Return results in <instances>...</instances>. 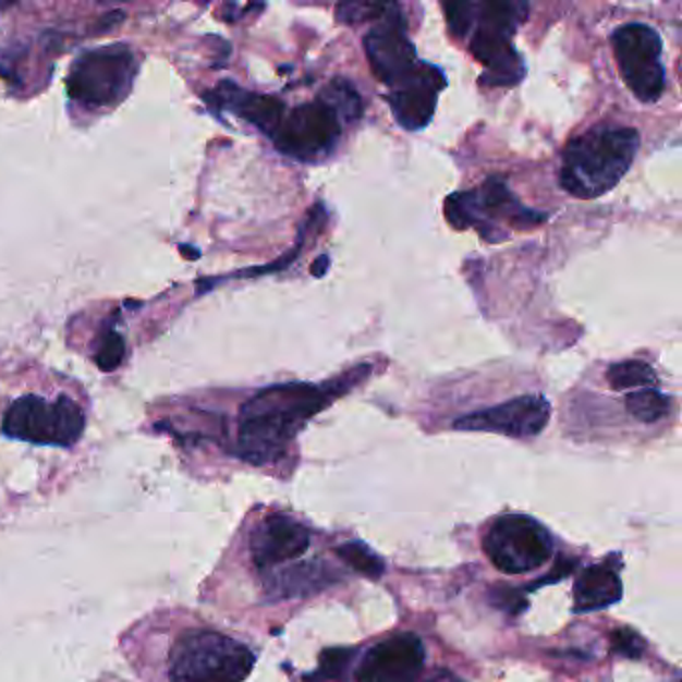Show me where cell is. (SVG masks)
Masks as SVG:
<instances>
[{
  "instance_id": "52a82bcc",
  "label": "cell",
  "mask_w": 682,
  "mask_h": 682,
  "mask_svg": "<svg viewBox=\"0 0 682 682\" xmlns=\"http://www.w3.org/2000/svg\"><path fill=\"white\" fill-rule=\"evenodd\" d=\"M444 217L456 231L476 229L487 243H500L509 236L502 224L514 231H524L549 219L543 212L524 207L512 195L509 183L502 176H488L485 183L473 191L449 196L444 200Z\"/></svg>"
},
{
  "instance_id": "9c48e42d",
  "label": "cell",
  "mask_w": 682,
  "mask_h": 682,
  "mask_svg": "<svg viewBox=\"0 0 682 682\" xmlns=\"http://www.w3.org/2000/svg\"><path fill=\"white\" fill-rule=\"evenodd\" d=\"M483 549L500 573L524 574L550 561L555 540L547 526L535 519L526 514H502L488 526Z\"/></svg>"
},
{
  "instance_id": "8992f818",
  "label": "cell",
  "mask_w": 682,
  "mask_h": 682,
  "mask_svg": "<svg viewBox=\"0 0 682 682\" xmlns=\"http://www.w3.org/2000/svg\"><path fill=\"white\" fill-rule=\"evenodd\" d=\"M361 114V95L351 83L339 78L332 81L317 100L284 112L270 141L291 159L315 162L337 147L342 122L356 121Z\"/></svg>"
},
{
  "instance_id": "3957f363",
  "label": "cell",
  "mask_w": 682,
  "mask_h": 682,
  "mask_svg": "<svg viewBox=\"0 0 682 682\" xmlns=\"http://www.w3.org/2000/svg\"><path fill=\"white\" fill-rule=\"evenodd\" d=\"M363 45L373 73L389 86L387 100L397 122L406 131L425 129L433 121L447 76L439 66L418 59L399 7L389 4Z\"/></svg>"
},
{
  "instance_id": "30bf717a",
  "label": "cell",
  "mask_w": 682,
  "mask_h": 682,
  "mask_svg": "<svg viewBox=\"0 0 682 682\" xmlns=\"http://www.w3.org/2000/svg\"><path fill=\"white\" fill-rule=\"evenodd\" d=\"M136 62L126 47L88 50L71 69L69 97L88 109L112 107L133 85Z\"/></svg>"
},
{
  "instance_id": "ac0fdd59",
  "label": "cell",
  "mask_w": 682,
  "mask_h": 682,
  "mask_svg": "<svg viewBox=\"0 0 682 682\" xmlns=\"http://www.w3.org/2000/svg\"><path fill=\"white\" fill-rule=\"evenodd\" d=\"M626 404V411L629 415L634 416L636 421L650 425V423H657L660 418L669 415L670 397H667L665 392H660L657 387H646V389L633 390L626 394L624 399Z\"/></svg>"
},
{
  "instance_id": "4fadbf2b",
  "label": "cell",
  "mask_w": 682,
  "mask_h": 682,
  "mask_svg": "<svg viewBox=\"0 0 682 682\" xmlns=\"http://www.w3.org/2000/svg\"><path fill=\"white\" fill-rule=\"evenodd\" d=\"M549 421L550 402L543 394H523L461 416L452 427L471 433H497L511 439H533L547 428Z\"/></svg>"
},
{
  "instance_id": "2e32d148",
  "label": "cell",
  "mask_w": 682,
  "mask_h": 682,
  "mask_svg": "<svg viewBox=\"0 0 682 682\" xmlns=\"http://www.w3.org/2000/svg\"><path fill=\"white\" fill-rule=\"evenodd\" d=\"M212 98L219 102L220 109L231 110L232 114L251 122L253 126L267 134L268 138L275 134L282 114L287 112L281 98L255 95L232 83H222L217 86Z\"/></svg>"
},
{
  "instance_id": "ffe728a7",
  "label": "cell",
  "mask_w": 682,
  "mask_h": 682,
  "mask_svg": "<svg viewBox=\"0 0 682 682\" xmlns=\"http://www.w3.org/2000/svg\"><path fill=\"white\" fill-rule=\"evenodd\" d=\"M334 552L344 564H349L353 571L363 574L370 581H378L387 569L385 561L378 557L377 552L368 549L365 543H361V540H346V543L339 545Z\"/></svg>"
},
{
  "instance_id": "cb8c5ba5",
  "label": "cell",
  "mask_w": 682,
  "mask_h": 682,
  "mask_svg": "<svg viewBox=\"0 0 682 682\" xmlns=\"http://www.w3.org/2000/svg\"><path fill=\"white\" fill-rule=\"evenodd\" d=\"M490 600L507 612H521L524 609L521 590H512V588H504V586H497L490 593Z\"/></svg>"
},
{
  "instance_id": "e0dca14e",
  "label": "cell",
  "mask_w": 682,
  "mask_h": 682,
  "mask_svg": "<svg viewBox=\"0 0 682 682\" xmlns=\"http://www.w3.org/2000/svg\"><path fill=\"white\" fill-rule=\"evenodd\" d=\"M573 597L574 612L609 609L622 598L621 576L607 562L593 564L574 581Z\"/></svg>"
},
{
  "instance_id": "6da1fadb",
  "label": "cell",
  "mask_w": 682,
  "mask_h": 682,
  "mask_svg": "<svg viewBox=\"0 0 682 682\" xmlns=\"http://www.w3.org/2000/svg\"><path fill=\"white\" fill-rule=\"evenodd\" d=\"M134 672L147 682H244L255 669L251 646L184 607H160L119 641Z\"/></svg>"
},
{
  "instance_id": "8fae6325",
  "label": "cell",
  "mask_w": 682,
  "mask_h": 682,
  "mask_svg": "<svg viewBox=\"0 0 682 682\" xmlns=\"http://www.w3.org/2000/svg\"><path fill=\"white\" fill-rule=\"evenodd\" d=\"M612 50L624 85L643 102H657L667 86L662 38L653 26L629 23L612 33Z\"/></svg>"
},
{
  "instance_id": "5bb4252c",
  "label": "cell",
  "mask_w": 682,
  "mask_h": 682,
  "mask_svg": "<svg viewBox=\"0 0 682 682\" xmlns=\"http://www.w3.org/2000/svg\"><path fill=\"white\" fill-rule=\"evenodd\" d=\"M425 645L413 633H397L366 650L354 669L358 682H416L425 670Z\"/></svg>"
},
{
  "instance_id": "7a4b0ae2",
  "label": "cell",
  "mask_w": 682,
  "mask_h": 682,
  "mask_svg": "<svg viewBox=\"0 0 682 682\" xmlns=\"http://www.w3.org/2000/svg\"><path fill=\"white\" fill-rule=\"evenodd\" d=\"M370 370V365L354 366L325 385L287 382L258 390L239 411L232 454L251 466L281 463L308 421L365 380Z\"/></svg>"
},
{
  "instance_id": "7c38bea8",
  "label": "cell",
  "mask_w": 682,
  "mask_h": 682,
  "mask_svg": "<svg viewBox=\"0 0 682 682\" xmlns=\"http://www.w3.org/2000/svg\"><path fill=\"white\" fill-rule=\"evenodd\" d=\"M308 547V528L284 512H267L251 524L244 536V550L256 576L299 561Z\"/></svg>"
},
{
  "instance_id": "44dd1931",
  "label": "cell",
  "mask_w": 682,
  "mask_h": 682,
  "mask_svg": "<svg viewBox=\"0 0 682 682\" xmlns=\"http://www.w3.org/2000/svg\"><path fill=\"white\" fill-rule=\"evenodd\" d=\"M354 657H356L354 648L344 646L325 648L318 657V669L313 674H306V681H344Z\"/></svg>"
},
{
  "instance_id": "ba28073f",
  "label": "cell",
  "mask_w": 682,
  "mask_h": 682,
  "mask_svg": "<svg viewBox=\"0 0 682 682\" xmlns=\"http://www.w3.org/2000/svg\"><path fill=\"white\" fill-rule=\"evenodd\" d=\"M85 427L83 406L66 394H59L57 399L23 394L4 409L0 421V433L7 439L57 449L74 447Z\"/></svg>"
},
{
  "instance_id": "603a6c76",
  "label": "cell",
  "mask_w": 682,
  "mask_h": 682,
  "mask_svg": "<svg viewBox=\"0 0 682 682\" xmlns=\"http://www.w3.org/2000/svg\"><path fill=\"white\" fill-rule=\"evenodd\" d=\"M612 653L624 658H643L646 650L645 638L633 629H617L610 634Z\"/></svg>"
},
{
  "instance_id": "277c9868",
  "label": "cell",
  "mask_w": 682,
  "mask_h": 682,
  "mask_svg": "<svg viewBox=\"0 0 682 682\" xmlns=\"http://www.w3.org/2000/svg\"><path fill=\"white\" fill-rule=\"evenodd\" d=\"M444 13L452 35L468 38L473 57L485 66L480 85L497 88L523 81L526 69L512 37L526 19V2H447Z\"/></svg>"
},
{
  "instance_id": "4316f807",
  "label": "cell",
  "mask_w": 682,
  "mask_h": 682,
  "mask_svg": "<svg viewBox=\"0 0 682 682\" xmlns=\"http://www.w3.org/2000/svg\"><path fill=\"white\" fill-rule=\"evenodd\" d=\"M329 255L318 256L317 260L313 263V267H310V270H313V277H318V279H320V277H325V272H327V268H329Z\"/></svg>"
},
{
  "instance_id": "484cf974",
  "label": "cell",
  "mask_w": 682,
  "mask_h": 682,
  "mask_svg": "<svg viewBox=\"0 0 682 682\" xmlns=\"http://www.w3.org/2000/svg\"><path fill=\"white\" fill-rule=\"evenodd\" d=\"M427 682H466L461 679V677H456L454 672L447 669L435 670L430 677H428Z\"/></svg>"
},
{
  "instance_id": "7402d4cb",
  "label": "cell",
  "mask_w": 682,
  "mask_h": 682,
  "mask_svg": "<svg viewBox=\"0 0 682 682\" xmlns=\"http://www.w3.org/2000/svg\"><path fill=\"white\" fill-rule=\"evenodd\" d=\"M126 344L122 341L121 334L117 330H107L105 337L98 342L97 363L105 370H112L121 365L124 358Z\"/></svg>"
},
{
  "instance_id": "9a60e30c",
  "label": "cell",
  "mask_w": 682,
  "mask_h": 682,
  "mask_svg": "<svg viewBox=\"0 0 682 682\" xmlns=\"http://www.w3.org/2000/svg\"><path fill=\"white\" fill-rule=\"evenodd\" d=\"M256 579L260 586V597L267 602H279L318 595L320 590L341 583L342 574L329 562L294 561Z\"/></svg>"
},
{
  "instance_id": "5b68a950",
  "label": "cell",
  "mask_w": 682,
  "mask_h": 682,
  "mask_svg": "<svg viewBox=\"0 0 682 682\" xmlns=\"http://www.w3.org/2000/svg\"><path fill=\"white\" fill-rule=\"evenodd\" d=\"M641 147L633 126L597 124L569 141L562 150L559 184L581 200L607 195L631 171Z\"/></svg>"
},
{
  "instance_id": "d4e9b609",
  "label": "cell",
  "mask_w": 682,
  "mask_h": 682,
  "mask_svg": "<svg viewBox=\"0 0 682 682\" xmlns=\"http://www.w3.org/2000/svg\"><path fill=\"white\" fill-rule=\"evenodd\" d=\"M574 564H576V562L571 561V559H559V561H557V567H555V571L547 574L545 579L531 583L528 590H535L538 586L550 585V583H559V581H562L564 576H569V574L573 573Z\"/></svg>"
},
{
  "instance_id": "d6986e66",
  "label": "cell",
  "mask_w": 682,
  "mask_h": 682,
  "mask_svg": "<svg viewBox=\"0 0 682 682\" xmlns=\"http://www.w3.org/2000/svg\"><path fill=\"white\" fill-rule=\"evenodd\" d=\"M607 382L610 389L614 390H638L646 387H657V373L653 370V366L631 358V361H621L609 366L607 370Z\"/></svg>"
}]
</instances>
